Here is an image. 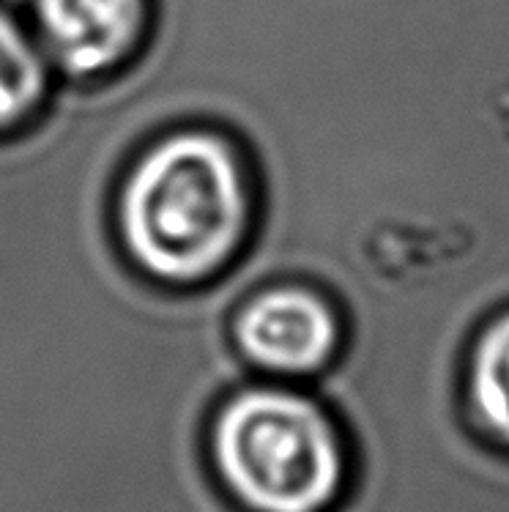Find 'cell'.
I'll return each instance as SVG.
<instances>
[{"label": "cell", "instance_id": "6da1fadb", "mask_svg": "<svg viewBox=\"0 0 509 512\" xmlns=\"http://www.w3.org/2000/svg\"><path fill=\"white\" fill-rule=\"evenodd\" d=\"M121 233L132 261L165 283H198L236 252L247 187L233 148L181 132L146 151L121 192Z\"/></svg>", "mask_w": 509, "mask_h": 512}, {"label": "cell", "instance_id": "7a4b0ae2", "mask_svg": "<svg viewBox=\"0 0 509 512\" xmlns=\"http://www.w3.org/2000/svg\"><path fill=\"white\" fill-rule=\"evenodd\" d=\"M219 474L255 512H332L351 496L356 455L329 408L293 389H247L219 411Z\"/></svg>", "mask_w": 509, "mask_h": 512}, {"label": "cell", "instance_id": "3957f363", "mask_svg": "<svg viewBox=\"0 0 509 512\" xmlns=\"http://www.w3.org/2000/svg\"><path fill=\"white\" fill-rule=\"evenodd\" d=\"M241 354L277 376H312L343 348V326L323 296L304 288H271L241 307L236 318Z\"/></svg>", "mask_w": 509, "mask_h": 512}, {"label": "cell", "instance_id": "277c9868", "mask_svg": "<svg viewBox=\"0 0 509 512\" xmlns=\"http://www.w3.org/2000/svg\"><path fill=\"white\" fill-rule=\"evenodd\" d=\"M36 20L47 53L63 72L96 77L135 50L146 0H36Z\"/></svg>", "mask_w": 509, "mask_h": 512}, {"label": "cell", "instance_id": "5b68a950", "mask_svg": "<svg viewBox=\"0 0 509 512\" xmlns=\"http://www.w3.org/2000/svg\"><path fill=\"white\" fill-rule=\"evenodd\" d=\"M460 406L482 444L509 458V313L490 321L471 345Z\"/></svg>", "mask_w": 509, "mask_h": 512}, {"label": "cell", "instance_id": "8992f818", "mask_svg": "<svg viewBox=\"0 0 509 512\" xmlns=\"http://www.w3.org/2000/svg\"><path fill=\"white\" fill-rule=\"evenodd\" d=\"M47 91V66L36 44L0 11V129L20 124Z\"/></svg>", "mask_w": 509, "mask_h": 512}]
</instances>
